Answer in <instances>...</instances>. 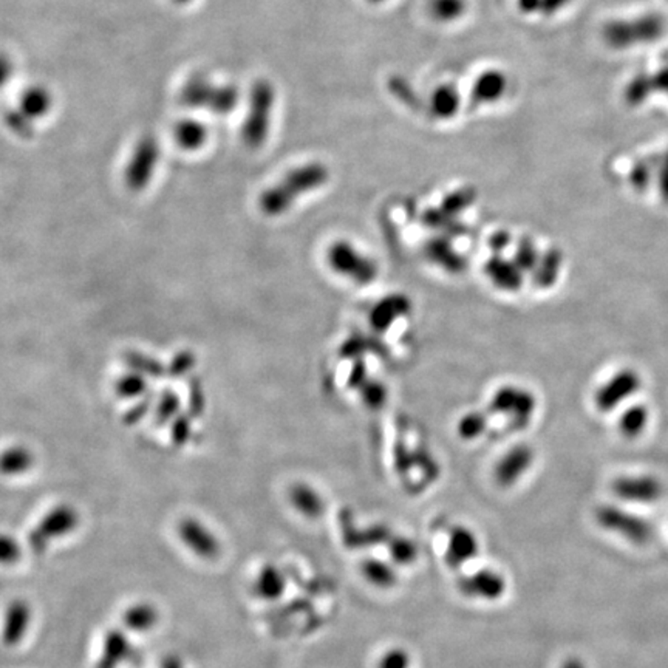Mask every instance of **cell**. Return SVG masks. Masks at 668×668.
<instances>
[{
  "instance_id": "obj_1",
  "label": "cell",
  "mask_w": 668,
  "mask_h": 668,
  "mask_svg": "<svg viewBox=\"0 0 668 668\" xmlns=\"http://www.w3.org/2000/svg\"><path fill=\"white\" fill-rule=\"evenodd\" d=\"M330 178L327 166L322 163H308L288 172L274 186L260 196V209L270 217H279L288 212L299 196L316 191Z\"/></svg>"
},
{
  "instance_id": "obj_2",
  "label": "cell",
  "mask_w": 668,
  "mask_h": 668,
  "mask_svg": "<svg viewBox=\"0 0 668 668\" xmlns=\"http://www.w3.org/2000/svg\"><path fill=\"white\" fill-rule=\"evenodd\" d=\"M239 90L231 84H217L209 76L196 73L185 82L180 100L185 106L214 115H229L239 104Z\"/></svg>"
},
{
  "instance_id": "obj_3",
  "label": "cell",
  "mask_w": 668,
  "mask_h": 668,
  "mask_svg": "<svg viewBox=\"0 0 668 668\" xmlns=\"http://www.w3.org/2000/svg\"><path fill=\"white\" fill-rule=\"evenodd\" d=\"M274 104H276V90L271 82L267 80L254 82L249 95L247 118L241 127V138L251 149L260 147L267 141Z\"/></svg>"
},
{
  "instance_id": "obj_4",
  "label": "cell",
  "mask_w": 668,
  "mask_h": 668,
  "mask_svg": "<svg viewBox=\"0 0 668 668\" xmlns=\"http://www.w3.org/2000/svg\"><path fill=\"white\" fill-rule=\"evenodd\" d=\"M328 263L339 276L357 283H370L377 276L376 263L350 241H336L327 254Z\"/></svg>"
},
{
  "instance_id": "obj_5",
  "label": "cell",
  "mask_w": 668,
  "mask_h": 668,
  "mask_svg": "<svg viewBox=\"0 0 668 668\" xmlns=\"http://www.w3.org/2000/svg\"><path fill=\"white\" fill-rule=\"evenodd\" d=\"M596 522L605 531L618 534L620 537L636 543V545H645L654 535L652 523L647 522L645 518L639 517L636 514L627 513L618 506H613V504L600 506L596 511Z\"/></svg>"
},
{
  "instance_id": "obj_6",
  "label": "cell",
  "mask_w": 668,
  "mask_h": 668,
  "mask_svg": "<svg viewBox=\"0 0 668 668\" xmlns=\"http://www.w3.org/2000/svg\"><path fill=\"white\" fill-rule=\"evenodd\" d=\"M642 388V376L634 368H622L610 376L594 393L599 412L613 413L631 401Z\"/></svg>"
},
{
  "instance_id": "obj_7",
  "label": "cell",
  "mask_w": 668,
  "mask_h": 668,
  "mask_svg": "<svg viewBox=\"0 0 668 668\" xmlns=\"http://www.w3.org/2000/svg\"><path fill=\"white\" fill-rule=\"evenodd\" d=\"M80 513L70 504H59L40 518L30 534L35 551H44L50 543L66 538L80 526Z\"/></svg>"
},
{
  "instance_id": "obj_8",
  "label": "cell",
  "mask_w": 668,
  "mask_h": 668,
  "mask_svg": "<svg viewBox=\"0 0 668 668\" xmlns=\"http://www.w3.org/2000/svg\"><path fill=\"white\" fill-rule=\"evenodd\" d=\"M160 155V146L154 136H144L136 143L124 171V181L131 191H144L151 185Z\"/></svg>"
},
{
  "instance_id": "obj_9",
  "label": "cell",
  "mask_w": 668,
  "mask_h": 668,
  "mask_svg": "<svg viewBox=\"0 0 668 668\" xmlns=\"http://www.w3.org/2000/svg\"><path fill=\"white\" fill-rule=\"evenodd\" d=\"M176 534H178L181 543L192 554H196V557L203 558V560H214L220 556V540L200 520L192 517L183 518L178 523Z\"/></svg>"
},
{
  "instance_id": "obj_10",
  "label": "cell",
  "mask_w": 668,
  "mask_h": 668,
  "mask_svg": "<svg viewBox=\"0 0 668 668\" xmlns=\"http://www.w3.org/2000/svg\"><path fill=\"white\" fill-rule=\"evenodd\" d=\"M616 497L623 502L649 503L658 502L663 497V486L661 480L653 475H623L614 480L611 484Z\"/></svg>"
},
{
  "instance_id": "obj_11",
  "label": "cell",
  "mask_w": 668,
  "mask_h": 668,
  "mask_svg": "<svg viewBox=\"0 0 668 668\" xmlns=\"http://www.w3.org/2000/svg\"><path fill=\"white\" fill-rule=\"evenodd\" d=\"M33 610L30 603L16 599L6 607L2 622V642L6 647H17L30 631Z\"/></svg>"
},
{
  "instance_id": "obj_12",
  "label": "cell",
  "mask_w": 668,
  "mask_h": 668,
  "mask_svg": "<svg viewBox=\"0 0 668 668\" xmlns=\"http://www.w3.org/2000/svg\"><path fill=\"white\" fill-rule=\"evenodd\" d=\"M508 90V76L500 70L482 71L472 87L473 106L493 104Z\"/></svg>"
},
{
  "instance_id": "obj_13",
  "label": "cell",
  "mask_w": 668,
  "mask_h": 668,
  "mask_svg": "<svg viewBox=\"0 0 668 668\" xmlns=\"http://www.w3.org/2000/svg\"><path fill=\"white\" fill-rule=\"evenodd\" d=\"M533 451L529 448L514 449L504 457L497 468V480L503 486H511L522 477L523 473L528 471L533 464Z\"/></svg>"
},
{
  "instance_id": "obj_14",
  "label": "cell",
  "mask_w": 668,
  "mask_h": 668,
  "mask_svg": "<svg viewBox=\"0 0 668 668\" xmlns=\"http://www.w3.org/2000/svg\"><path fill=\"white\" fill-rule=\"evenodd\" d=\"M131 654V642L126 634L120 630H111L102 639V653L96 668H116L118 663H126Z\"/></svg>"
},
{
  "instance_id": "obj_15",
  "label": "cell",
  "mask_w": 668,
  "mask_h": 668,
  "mask_svg": "<svg viewBox=\"0 0 668 668\" xmlns=\"http://www.w3.org/2000/svg\"><path fill=\"white\" fill-rule=\"evenodd\" d=\"M461 104V95L457 87L452 84H444L433 90L429 100V111L430 115L438 120H451L457 115Z\"/></svg>"
},
{
  "instance_id": "obj_16",
  "label": "cell",
  "mask_w": 668,
  "mask_h": 668,
  "mask_svg": "<svg viewBox=\"0 0 668 668\" xmlns=\"http://www.w3.org/2000/svg\"><path fill=\"white\" fill-rule=\"evenodd\" d=\"M53 106V96L50 90L42 86H33L27 89L20 96L19 109L17 111L28 120H39L51 111Z\"/></svg>"
},
{
  "instance_id": "obj_17",
  "label": "cell",
  "mask_w": 668,
  "mask_h": 668,
  "mask_svg": "<svg viewBox=\"0 0 668 668\" xmlns=\"http://www.w3.org/2000/svg\"><path fill=\"white\" fill-rule=\"evenodd\" d=\"M35 455L30 449L15 446L0 453V473L6 477H19L35 466Z\"/></svg>"
},
{
  "instance_id": "obj_18",
  "label": "cell",
  "mask_w": 668,
  "mask_h": 668,
  "mask_svg": "<svg viewBox=\"0 0 668 668\" xmlns=\"http://www.w3.org/2000/svg\"><path fill=\"white\" fill-rule=\"evenodd\" d=\"M176 144L183 151H198L207 141V129L196 120H181L174 129Z\"/></svg>"
},
{
  "instance_id": "obj_19",
  "label": "cell",
  "mask_w": 668,
  "mask_h": 668,
  "mask_svg": "<svg viewBox=\"0 0 668 668\" xmlns=\"http://www.w3.org/2000/svg\"><path fill=\"white\" fill-rule=\"evenodd\" d=\"M650 424V410L643 404H631L619 418V430L623 437L634 440L641 437Z\"/></svg>"
},
{
  "instance_id": "obj_20",
  "label": "cell",
  "mask_w": 668,
  "mask_h": 668,
  "mask_svg": "<svg viewBox=\"0 0 668 668\" xmlns=\"http://www.w3.org/2000/svg\"><path fill=\"white\" fill-rule=\"evenodd\" d=\"M461 588L464 593L469 596H478V598L495 599L502 594L504 589V582L503 578L495 573H480L473 578H469L461 583Z\"/></svg>"
},
{
  "instance_id": "obj_21",
  "label": "cell",
  "mask_w": 668,
  "mask_h": 668,
  "mask_svg": "<svg viewBox=\"0 0 668 668\" xmlns=\"http://www.w3.org/2000/svg\"><path fill=\"white\" fill-rule=\"evenodd\" d=\"M122 622L126 629L146 633L158 623V611L151 603H135L124 611Z\"/></svg>"
},
{
  "instance_id": "obj_22",
  "label": "cell",
  "mask_w": 668,
  "mask_h": 668,
  "mask_svg": "<svg viewBox=\"0 0 668 668\" xmlns=\"http://www.w3.org/2000/svg\"><path fill=\"white\" fill-rule=\"evenodd\" d=\"M477 553V540L468 529L458 528L453 531L449 545L448 560L451 565H461Z\"/></svg>"
},
{
  "instance_id": "obj_23",
  "label": "cell",
  "mask_w": 668,
  "mask_h": 668,
  "mask_svg": "<svg viewBox=\"0 0 668 668\" xmlns=\"http://www.w3.org/2000/svg\"><path fill=\"white\" fill-rule=\"evenodd\" d=\"M124 364L131 368L132 372L140 373L143 376L163 377L167 375V368L155 357L147 356L141 352H127L124 355Z\"/></svg>"
},
{
  "instance_id": "obj_24",
  "label": "cell",
  "mask_w": 668,
  "mask_h": 668,
  "mask_svg": "<svg viewBox=\"0 0 668 668\" xmlns=\"http://www.w3.org/2000/svg\"><path fill=\"white\" fill-rule=\"evenodd\" d=\"M429 15L438 22H453L468 10L466 0H429Z\"/></svg>"
},
{
  "instance_id": "obj_25",
  "label": "cell",
  "mask_w": 668,
  "mask_h": 668,
  "mask_svg": "<svg viewBox=\"0 0 668 668\" xmlns=\"http://www.w3.org/2000/svg\"><path fill=\"white\" fill-rule=\"evenodd\" d=\"M254 588H256L257 596H260V598H279L281 593V588H283V580H281V573L274 567L263 568V571L257 576L256 582H254Z\"/></svg>"
},
{
  "instance_id": "obj_26",
  "label": "cell",
  "mask_w": 668,
  "mask_h": 668,
  "mask_svg": "<svg viewBox=\"0 0 668 668\" xmlns=\"http://www.w3.org/2000/svg\"><path fill=\"white\" fill-rule=\"evenodd\" d=\"M292 502L307 517H316L322 511V500L312 488L296 486L292 491Z\"/></svg>"
},
{
  "instance_id": "obj_27",
  "label": "cell",
  "mask_w": 668,
  "mask_h": 668,
  "mask_svg": "<svg viewBox=\"0 0 668 668\" xmlns=\"http://www.w3.org/2000/svg\"><path fill=\"white\" fill-rule=\"evenodd\" d=\"M181 401L178 395L172 390H164L161 393L160 399L156 402L155 421L158 426H166L174 421L180 415Z\"/></svg>"
},
{
  "instance_id": "obj_28",
  "label": "cell",
  "mask_w": 668,
  "mask_h": 668,
  "mask_svg": "<svg viewBox=\"0 0 668 668\" xmlns=\"http://www.w3.org/2000/svg\"><path fill=\"white\" fill-rule=\"evenodd\" d=\"M118 397L124 399H135L144 395L147 390L146 376H143L140 373L131 372L116 381L115 386Z\"/></svg>"
},
{
  "instance_id": "obj_29",
  "label": "cell",
  "mask_w": 668,
  "mask_h": 668,
  "mask_svg": "<svg viewBox=\"0 0 668 668\" xmlns=\"http://www.w3.org/2000/svg\"><path fill=\"white\" fill-rule=\"evenodd\" d=\"M196 355L189 350H183L172 357L171 364L166 367L167 375L174 379H180V377L186 376L187 373H191L196 367Z\"/></svg>"
},
{
  "instance_id": "obj_30",
  "label": "cell",
  "mask_w": 668,
  "mask_h": 668,
  "mask_svg": "<svg viewBox=\"0 0 668 668\" xmlns=\"http://www.w3.org/2000/svg\"><path fill=\"white\" fill-rule=\"evenodd\" d=\"M22 558V546L15 537L8 534H0V565L10 567Z\"/></svg>"
},
{
  "instance_id": "obj_31",
  "label": "cell",
  "mask_w": 668,
  "mask_h": 668,
  "mask_svg": "<svg viewBox=\"0 0 668 668\" xmlns=\"http://www.w3.org/2000/svg\"><path fill=\"white\" fill-rule=\"evenodd\" d=\"M364 574L367 576L370 582L375 583L377 587H384V588L390 587L393 580H395V574L392 573V569L388 568L387 565H382V563H366L364 565Z\"/></svg>"
},
{
  "instance_id": "obj_32",
  "label": "cell",
  "mask_w": 668,
  "mask_h": 668,
  "mask_svg": "<svg viewBox=\"0 0 668 668\" xmlns=\"http://www.w3.org/2000/svg\"><path fill=\"white\" fill-rule=\"evenodd\" d=\"M171 438L175 446H185L192 438V422L189 415H178L171 422Z\"/></svg>"
},
{
  "instance_id": "obj_33",
  "label": "cell",
  "mask_w": 668,
  "mask_h": 668,
  "mask_svg": "<svg viewBox=\"0 0 668 668\" xmlns=\"http://www.w3.org/2000/svg\"><path fill=\"white\" fill-rule=\"evenodd\" d=\"M205 404H207V398H205L201 381L196 377H192L191 384H189V412L192 417H200L201 413L205 412Z\"/></svg>"
},
{
  "instance_id": "obj_34",
  "label": "cell",
  "mask_w": 668,
  "mask_h": 668,
  "mask_svg": "<svg viewBox=\"0 0 668 668\" xmlns=\"http://www.w3.org/2000/svg\"><path fill=\"white\" fill-rule=\"evenodd\" d=\"M410 659L408 654L401 650H393L390 653L386 654V658H382L379 668H408Z\"/></svg>"
},
{
  "instance_id": "obj_35",
  "label": "cell",
  "mask_w": 668,
  "mask_h": 668,
  "mask_svg": "<svg viewBox=\"0 0 668 668\" xmlns=\"http://www.w3.org/2000/svg\"><path fill=\"white\" fill-rule=\"evenodd\" d=\"M392 553L393 556H395V558L399 560L401 563L413 562L415 557H417V548H415V545H413L412 542H408V540H401V542H398V546L393 548Z\"/></svg>"
},
{
  "instance_id": "obj_36",
  "label": "cell",
  "mask_w": 668,
  "mask_h": 668,
  "mask_svg": "<svg viewBox=\"0 0 668 668\" xmlns=\"http://www.w3.org/2000/svg\"><path fill=\"white\" fill-rule=\"evenodd\" d=\"M151 399H143V401L138 402L135 408H132L131 410L124 415V422L129 424V426H131V424H136V422L140 421V419L146 417L147 412H149V408H151Z\"/></svg>"
},
{
  "instance_id": "obj_37",
  "label": "cell",
  "mask_w": 668,
  "mask_h": 668,
  "mask_svg": "<svg viewBox=\"0 0 668 668\" xmlns=\"http://www.w3.org/2000/svg\"><path fill=\"white\" fill-rule=\"evenodd\" d=\"M13 71H15V66H13L10 58L5 55H0V89L5 86L6 82L11 80Z\"/></svg>"
},
{
  "instance_id": "obj_38",
  "label": "cell",
  "mask_w": 668,
  "mask_h": 668,
  "mask_svg": "<svg viewBox=\"0 0 668 668\" xmlns=\"http://www.w3.org/2000/svg\"><path fill=\"white\" fill-rule=\"evenodd\" d=\"M161 668H185L183 667V661H181L178 656H175V654H171V656H167L164 661H163V665H161Z\"/></svg>"
},
{
  "instance_id": "obj_39",
  "label": "cell",
  "mask_w": 668,
  "mask_h": 668,
  "mask_svg": "<svg viewBox=\"0 0 668 668\" xmlns=\"http://www.w3.org/2000/svg\"><path fill=\"white\" fill-rule=\"evenodd\" d=\"M563 668H583V665L578 661H568Z\"/></svg>"
},
{
  "instance_id": "obj_40",
  "label": "cell",
  "mask_w": 668,
  "mask_h": 668,
  "mask_svg": "<svg viewBox=\"0 0 668 668\" xmlns=\"http://www.w3.org/2000/svg\"><path fill=\"white\" fill-rule=\"evenodd\" d=\"M175 4H180V5H185V4H189L191 0H174Z\"/></svg>"
},
{
  "instance_id": "obj_41",
  "label": "cell",
  "mask_w": 668,
  "mask_h": 668,
  "mask_svg": "<svg viewBox=\"0 0 668 668\" xmlns=\"http://www.w3.org/2000/svg\"><path fill=\"white\" fill-rule=\"evenodd\" d=\"M367 2L373 4V5H377V4H382V2H386V0H367Z\"/></svg>"
}]
</instances>
